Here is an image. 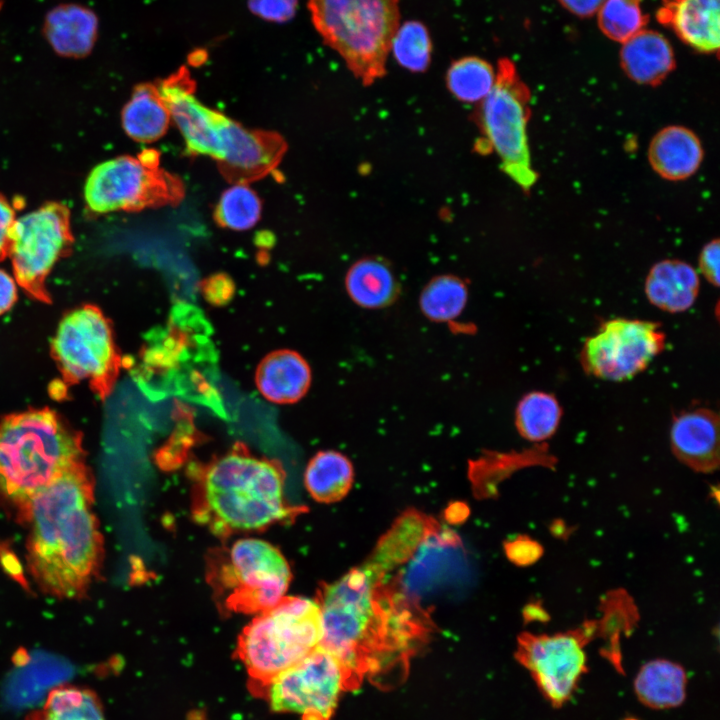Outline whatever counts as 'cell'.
Returning a JSON list of instances; mask_svg holds the SVG:
<instances>
[{"instance_id": "cell-18", "label": "cell", "mask_w": 720, "mask_h": 720, "mask_svg": "<svg viewBox=\"0 0 720 720\" xmlns=\"http://www.w3.org/2000/svg\"><path fill=\"white\" fill-rule=\"evenodd\" d=\"M98 17L79 4H61L44 19L43 34L60 56L83 58L91 53L98 36Z\"/></svg>"}, {"instance_id": "cell-35", "label": "cell", "mask_w": 720, "mask_h": 720, "mask_svg": "<svg viewBox=\"0 0 720 720\" xmlns=\"http://www.w3.org/2000/svg\"><path fill=\"white\" fill-rule=\"evenodd\" d=\"M508 559L518 566L535 563L543 554V547L528 536H518L504 545Z\"/></svg>"}, {"instance_id": "cell-41", "label": "cell", "mask_w": 720, "mask_h": 720, "mask_svg": "<svg viewBox=\"0 0 720 720\" xmlns=\"http://www.w3.org/2000/svg\"><path fill=\"white\" fill-rule=\"evenodd\" d=\"M468 512L466 505L455 503L448 508L446 517L450 522L456 523L462 521L468 515Z\"/></svg>"}, {"instance_id": "cell-3", "label": "cell", "mask_w": 720, "mask_h": 720, "mask_svg": "<svg viewBox=\"0 0 720 720\" xmlns=\"http://www.w3.org/2000/svg\"><path fill=\"white\" fill-rule=\"evenodd\" d=\"M284 482L281 464L238 445L200 472L193 488V517L217 536L264 529L293 513L284 498Z\"/></svg>"}, {"instance_id": "cell-43", "label": "cell", "mask_w": 720, "mask_h": 720, "mask_svg": "<svg viewBox=\"0 0 720 720\" xmlns=\"http://www.w3.org/2000/svg\"><path fill=\"white\" fill-rule=\"evenodd\" d=\"M0 8H1V3H0Z\"/></svg>"}, {"instance_id": "cell-36", "label": "cell", "mask_w": 720, "mask_h": 720, "mask_svg": "<svg viewBox=\"0 0 720 720\" xmlns=\"http://www.w3.org/2000/svg\"><path fill=\"white\" fill-rule=\"evenodd\" d=\"M234 291L233 282L223 274L214 275L208 278L203 286L202 292L210 304L222 305L228 302Z\"/></svg>"}, {"instance_id": "cell-31", "label": "cell", "mask_w": 720, "mask_h": 720, "mask_svg": "<svg viewBox=\"0 0 720 720\" xmlns=\"http://www.w3.org/2000/svg\"><path fill=\"white\" fill-rule=\"evenodd\" d=\"M390 52L403 68L415 73L426 71L432 55L427 27L417 20L400 24L392 38Z\"/></svg>"}, {"instance_id": "cell-5", "label": "cell", "mask_w": 720, "mask_h": 720, "mask_svg": "<svg viewBox=\"0 0 720 720\" xmlns=\"http://www.w3.org/2000/svg\"><path fill=\"white\" fill-rule=\"evenodd\" d=\"M307 6L324 43L356 78L370 85L385 75L399 0H308Z\"/></svg>"}, {"instance_id": "cell-15", "label": "cell", "mask_w": 720, "mask_h": 720, "mask_svg": "<svg viewBox=\"0 0 720 720\" xmlns=\"http://www.w3.org/2000/svg\"><path fill=\"white\" fill-rule=\"evenodd\" d=\"M285 151L286 143L280 135L247 129L225 117L215 160L227 179L247 183L272 171Z\"/></svg>"}, {"instance_id": "cell-33", "label": "cell", "mask_w": 720, "mask_h": 720, "mask_svg": "<svg viewBox=\"0 0 720 720\" xmlns=\"http://www.w3.org/2000/svg\"><path fill=\"white\" fill-rule=\"evenodd\" d=\"M642 0H606L598 12V24L609 39L623 43L645 28L647 16L641 9Z\"/></svg>"}, {"instance_id": "cell-19", "label": "cell", "mask_w": 720, "mask_h": 720, "mask_svg": "<svg viewBox=\"0 0 720 720\" xmlns=\"http://www.w3.org/2000/svg\"><path fill=\"white\" fill-rule=\"evenodd\" d=\"M311 377L309 364L298 352L282 349L264 357L256 369L255 381L267 400L290 404L304 397Z\"/></svg>"}, {"instance_id": "cell-13", "label": "cell", "mask_w": 720, "mask_h": 720, "mask_svg": "<svg viewBox=\"0 0 720 720\" xmlns=\"http://www.w3.org/2000/svg\"><path fill=\"white\" fill-rule=\"evenodd\" d=\"M658 323L614 318L603 322L584 342L580 360L586 373L607 381H623L645 370L665 347Z\"/></svg>"}, {"instance_id": "cell-38", "label": "cell", "mask_w": 720, "mask_h": 720, "mask_svg": "<svg viewBox=\"0 0 720 720\" xmlns=\"http://www.w3.org/2000/svg\"><path fill=\"white\" fill-rule=\"evenodd\" d=\"M16 218L14 207L0 195V260L7 256L10 235Z\"/></svg>"}, {"instance_id": "cell-11", "label": "cell", "mask_w": 720, "mask_h": 720, "mask_svg": "<svg viewBox=\"0 0 720 720\" xmlns=\"http://www.w3.org/2000/svg\"><path fill=\"white\" fill-rule=\"evenodd\" d=\"M52 351L66 378L88 382L100 391L109 389L119 368L111 326L103 313L91 305L78 307L63 317Z\"/></svg>"}, {"instance_id": "cell-30", "label": "cell", "mask_w": 720, "mask_h": 720, "mask_svg": "<svg viewBox=\"0 0 720 720\" xmlns=\"http://www.w3.org/2000/svg\"><path fill=\"white\" fill-rule=\"evenodd\" d=\"M468 299L465 282L454 275L433 278L423 288L419 306L424 316L435 322H449L463 311Z\"/></svg>"}, {"instance_id": "cell-21", "label": "cell", "mask_w": 720, "mask_h": 720, "mask_svg": "<svg viewBox=\"0 0 720 720\" xmlns=\"http://www.w3.org/2000/svg\"><path fill=\"white\" fill-rule=\"evenodd\" d=\"M620 63L631 80L654 86L673 71L675 55L662 34L644 28L622 43Z\"/></svg>"}, {"instance_id": "cell-29", "label": "cell", "mask_w": 720, "mask_h": 720, "mask_svg": "<svg viewBox=\"0 0 720 720\" xmlns=\"http://www.w3.org/2000/svg\"><path fill=\"white\" fill-rule=\"evenodd\" d=\"M496 71L486 60L466 56L455 60L448 68L446 83L449 91L460 101H482L492 90Z\"/></svg>"}, {"instance_id": "cell-28", "label": "cell", "mask_w": 720, "mask_h": 720, "mask_svg": "<svg viewBox=\"0 0 720 720\" xmlns=\"http://www.w3.org/2000/svg\"><path fill=\"white\" fill-rule=\"evenodd\" d=\"M562 408L557 398L548 392L525 394L515 410V426L519 434L532 442L549 439L557 430Z\"/></svg>"}, {"instance_id": "cell-7", "label": "cell", "mask_w": 720, "mask_h": 720, "mask_svg": "<svg viewBox=\"0 0 720 720\" xmlns=\"http://www.w3.org/2000/svg\"><path fill=\"white\" fill-rule=\"evenodd\" d=\"M209 568V581L226 610L258 614L284 596L291 580L282 553L266 541L243 538Z\"/></svg>"}, {"instance_id": "cell-37", "label": "cell", "mask_w": 720, "mask_h": 720, "mask_svg": "<svg viewBox=\"0 0 720 720\" xmlns=\"http://www.w3.org/2000/svg\"><path fill=\"white\" fill-rule=\"evenodd\" d=\"M719 240L708 242L699 255V268L705 279L715 287L719 286Z\"/></svg>"}, {"instance_id": "cell-8", "label": "cell", "mask_w": 720, "mask_h": 720, "mask_svg": "<svg viewBox=\"0 0 720 720\" xmlns=\"http://www.w3.org/2000/svg\"><path fill=\"white\" fill-rule=\"evenodd\" d=\"M530 94L508 58L498 62L495 84L481 101L479 123L490 149L500 159L504 172L522 189L536 182L531 165L527 127Z\"/></svg>"}, {"instance_id": "cell-32", "label": "cell", "mask_w": 720, "mask_h": 720, "mask_svg": "<svg viewBox=\"0 0 720 720\" xmlns=\"http://www.w3.org/2000/svg\"><path fill=\"white\" fill-rule=\"evenodd\" d=\"M261 215V202L246 183H235L221 195L215 210L218 224L235 231L253 227Z\"/></svg>"}, {"instance_id": "cell-25", "label": "cell", "mask_w": 720, "mask_h": 720, "mask_svg": "<svg viewBox=\"0 0 720 720\" xmlns=\"http://www.w3.org/2000/svg\"><path fill=\"white\" fill-rule=\"evenodd\" d=\"M122 126L127 135L140 142H151L162 137L168 129L171 116L157 86H137L122 110Z\"/></svg>"}, {"instance_id": "cell-22", "label": "cell", "mask_w": 720, "mask_h": 720, "mask_svg": "<svg viewBox=\"0 0 720 720\" xmlns=\"http://www.w3.org/2000/svg\"><path fill=\"white\" fill-rule=\"evenodd\" d=\"M699 287V275L694 267L680 260L668 259L650 269L645 281V294L657 308L679 313L694 304Z\"/></svg>"}, {"instance_id": "cell-26", "label": "cell", "mask_w": 720, "mask_h": 720, "mask_svg": "<svg viewBox=\"0 0 720 720\" xmlns=\"http://www.w3.org/2000/svg\"><path fill=\"white\" fill-rule=\"evenodd\" d=\"M353 466L350 460L334 450L320 451L309 461L304 484L317 502L333 503L347 495L353 483Z\"/></svg>"}, {"instance_id": "cell-9", "label": "cell", "mask_w": 720, "mask_h": 720, "mask_svg": "<svg viewBox=\"0 0 720 720\" xmlns=\"http://www.w3.org/2000/svg\"><path fill=\"white\" fill-rule=\"evenodd\" d=\"M183 194V184L177 177L131 156L98 164L84 186L85 203L97 214L173 205Z\"/></svg>"}, {"instance_id": "cell-27", "label": "cell", "mask_w": 720, "mask_h": 720, "mask_svg": "<svg viewBox=\"0 0 720 720\" xmlns=\"http://www.w3.org/2000/svg\"><path fill=\"white\" fill-rule=\"evenodd\" d=\"M26 720H107L102 702L90 689L61 685Z\"/></svg>"}, {"instance_id": "cell-6", "label": "cell", "mask_w": 720, "mask_h": 720, "mask_svg": "<svg viewBox=\"0 0 720 720\" xmlns=\"http://www.w3.org/2000/svg\"><path fill=\"white\" fill-rule=\"evenodd\" d=\"M322 635L318 603L284 596L256 614L239 635L236 656L257 693L271 679L295 665L319 646Z\"/></svg>"}, {"instance_id": "cell-16", "label": "cell", "mask_w": 720, "mask_h": 720, "mask_svg": "<svg viewBox=\"0 0 720 720\" xmlns=\"http://www.w3.org/2000/svg\"><path fill=\"white\" fill-rule=\"evenodd\" d=\"M670 441L675 457L689 468L709 473L719 466V417L708 408H695L674 417Z\"/></svg>"}, {"instance_id": "cell-40", "label": "cell", "mask_w": 720, "mask_h": 720, "mask_svg": "<svg viewBox=\"0 0 720 720\" xmlns=\"http://www.w3.org/2000/svg\"><path fill=\"white\" fill-rule=\"evenodd\" d=\"M571 14L587 18L598 14L606 0H558Z\"/></svg>"}, {"instance_id": "cell-14", "label": "cell", "mask_w": 720, "mask_h": 720, "mask_svg": "<svg viewBox=\"0 0 720 720\" xmlns=\"http://www.w3.org/2000/svg\"><path fill=\"white\" fill-rule=\"evenodd\" d=\"M594 631L591 624L552 635L519 636L515 657L553 706L560 707L570 699L586 672L585 645Z\"/></svg>"}, {"instance_id": "cell-1", "label": "cell", "mask_w": 720, "mask_h": 720, "mask_svg": "<svg viewBox=\"0 0 720 720\" xmlns=\"http://www.w3.org/2000/svg\"><path fill=\"white\" fill-rule=\"evenodd\" d=\"M381 578L368 564L318 592L319 646L343 666L348 691L358 689L365 680L383 689L398 685L428 632L425 621Z\"/></svg>"}, {"instance_id": "cell-12", "label": "cell", "mask_w": 720, "mask_h": 720, "mask_svg": "<svg viewBox=\"0 0 720 720\" xmlns=\"http://www.w3.org/2000/svg\"><path fill=\"white\" fill-rule=\"evenodd\" d=\"M72 243L70 211L62 203L49 202L16 218L7 256L19 286L46 296L45 280Z\"/></svg>"}, {"instance_id": "cell-34", "label": "cell", "mask_w": 720, "mask_h": 720, "mask_svg": "<svg viewBox=\"0 0 720 720\" xmlns=\"http://www.w3.org/2000/svg\"><path fill=\"white\" fill-rule=\"evenodd\" d=\"M298 0H248L249 10L271 22L283 23L294 17Z\"/></svg>"}, {"instance_id": "cell-4", "label": "cell", "mask_w": 720, "mask_h": 720, "mask_svg": "<svg viewBox=\"0 0 720 720\" xmlns=\"http://www.w3.org/2000/svg\"><path fill=\"white\" fill-rule=\"evenodd\" d=\"M83 459L81 439L51 410H29L0 422V491L19 508Z\"/></svg>"}, {"instance_id": "cell-23", "label": "cell", "mask_w": 720, "mask_h": 720, "mask_svg": "<svg viewBox=\"0 0 720 720\" xmlns=\"http://www.w3.org/2000/svg\"><path fill=\"white\" fill-rule=\"evenodd\" d=\"M345 288L351 300L366 309L390 305L399 291L390 267L377 258L355 262L345 276Z\"/></svg>"}, {"instance_id": "cell-39", "label": "cell", "mask_w": 720, "mask_h": 720, "mask_svg": "<svg viewBox=\"0 0 720 720\" xmlns=\"http://www.w3.org/2000/svg\"><path fill=\"white\" fill-rule=\"evenodd\" d=\"M18 287L14 275L0 268V316L9 311L16 302Z\"/></svg>"}, {"instance_id": "cell-17", "label": "cell", "mask_w": 720, "mask_h": 720, "mask_svg": "<svg viewBox=\"0 0 720 720\" xmlns=\"http://www.w3.org/2000/svg\"><path fill=\"white\" fill-rule=\"evenodd\" d=\"M720 0H663L657 20L691 48L714 53L720 45Z\"/></svg>"}, {"instance_id": "cell-42", "label": "cell", "mask_w": 720, "mask_h": 720, "mask_svg": "<svg viewBox=\"0 0 720 720\" xmlns=\"http://www.w3.org/2000/svg\"><path fill=\"white\" fill-rule=\"evenodd\" d=\"M627 720H636V719H627Z\"/></svg>"}, {"instance_id": "cell-24", "label": "cell", "mask_w": 720, "mask_h": 720, "mask_svg": "<svg viewBox=\"0 0 720 720\" xmlns=\"http://www.w3.org/2000/svg\"><path fill=\"white\" fill-rule=\"evenodd\" d=\"M686 685V672L679 664L657 659L641 667L634 681V691L644 705L666 709L682 704Z\"/></svg>"}, {"instance_id": "cell-10", "label": "cell", "mask_w": 720, "mask_h": 720, "mask_svg": "<svg viewBox=\"0 0 720 720\" xmlns=\"http://www.w3.org/2000/svg\"><path fill=\"white\" fill-rule=\"evenodd\" d=\"M347 677L339 660L318 646L302 660L261 687L274 712L294 713L301 720H333Z\"/></svg>"}, {"instance_id": "cell-20", "label": "cell", "mask_w": 720, "mask_h": 720, "mask_svg": "<svg viewBox=\"0 0 720 720\" xmlns=\"http://www.w3.org/2000/svg\"><path fill=\"white\" fill-rule=\"evenodd\" d=\"M648 160L659 176L680 181L689 178L699 169L703 160V147L692 130L672 125L661 129L652 138L648 148Z\"/></svg>"}, {"instance_id": "cell-2", "label": "cell", "mask_w": 720, "mask_h": 720, "mask_svg": "<svg viewBox=\"0 0 720 720\" xmlns=\"http://www.w3.org/2000/svg\"><path fill=\"white\" fill-rule=\"evenodd\" d=\"M94 482L83 462L68 469L30 501L27 562L43 591L59 598L84 594L103 555L93 513Z\"/></svg>"}]
</instances>
